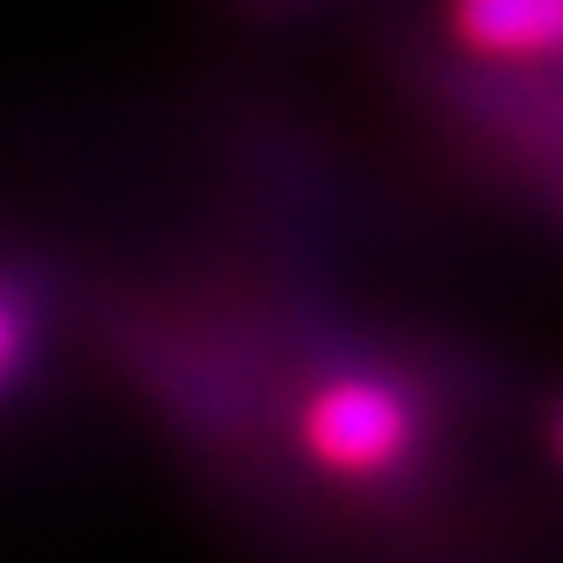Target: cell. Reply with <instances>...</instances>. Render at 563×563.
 Listing matches in <instances>:
<instances>
[{
    "mask_svg": "<svg viewBox=\"0 0 563 563\" xmlns=\"http://www.w3.org/2000/svg\"><path fill=\"white\" fill-rule=\"evenodd\" d=\"M413 401L372 372L324 378L300 408V450L330 479H390L413 455Z\"/></svg>",
    "mask_w": 563,
    "mask_h": 563,
    "instance_id": "6da1fadb",
    "label": "cell"
},
{
    "mask_svg": "<svg viewBox=\"0 0 563 563\" xmlns=\"http://www.w3.org/2000/svg\"><path fill=\"white\" fill-rule=\"evenodd\" d=\"M450 36L479 60H558L563 0H474L450 12Z\"/></svg>",
    "mask_w": 563,
    "mask_h": 563,
    "instance_id": "7a4b0ae2",
    "label": "cell"
},
{
    "mask_svg": "<svg viewBox=\"0 0 563 563\" xmlns=\"http://www.w3.org/2000/svg\"><path fill=\"white\" fill-rule=\"evenodd\" d=\"M43 347V318H36V294L19 276H0V401L24 390Z\"/></svg>",
    "mask_w": 563,
    "mask_h": 563,
    "instance_id": "3957f363",
    "label": "cell"
},
{
    "mask_svg": "<svg viewBox=\"0 0 563 563\" xmlns=\"http://www.w3.org/2000/svg\"><path fill=\"white\" fill-rule=\"evenodd\" d=\"M558 455H563V413H558Z\"/></svg>",
    "mask_w": 563,
    "mask_h": 563,
    "instance_id": "277c9868",
    "label": "cell"
}]
</instances>
